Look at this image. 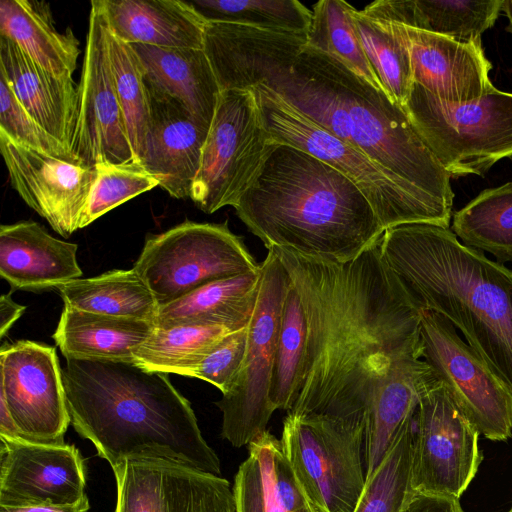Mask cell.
I'll return each instance as SVG.
<instances>
[{
	"label": "cell",
	"instance_id": "6da1fadb",
	"mask_svg": "<svg viewBox=\"0 0 512 512\" xmlns=\"http://www.w3.org/2000/svg\"><path fill=\"white\" fill-rule=\"evenodd\" d=\"M380 239L344 263L269 249L288 272L306 320L288 412L365 429L373 404L422 359L421 310L383 260Z\"/></svg>",
	"mask_w": 512,
	"mask_h": 512
},
{
	"label": "cell",
	"instance_id": "7a4b0ae2",
	"mask_svg": "<svg viewBox=\"0 0 512 512\" xmlns=\"http://www.w3.org/2000/svg\"><path fill=\"white\" fill-rule=\"evenodd\" d=\"M262 83L382 167L403 188L451 219L450 175L405 110L334 57L305 46L272 57Z\"/></svg>",
	"mask_w": 512,
	"mask_h": 512
},
{
	"label": "cell",
	"instance_id": "3957f363",
	"mask_svg": "<svg viewBox=\"0 0 512 512\" xmlns=\"http://www.w3.org/2000/svg\"><path fill=\"white\" fill-rule=\"evenodd\" d=\"M62 378L71 424L111 468L162 459L220 476L217 454L168 374L133 362L66 359Z\"/></svg>",
	"mask_w": 512,
	"mask_h": 512
},
{
	"label": "cell",
	"instance_id": "277c9868",
	"mask_svg": "<svg viewBox=\"0 0 512 512\" xmlns=\"http://www.w3.org/2000/svg\"><path fill=\"white\" fill-rule=\"evenodd\" d=\"M380 251L412 304L459 329L512 392V270L431 223L385 229Z\"/></svg>",
	"mask_w": 512,
	"mask_h": 512
},
{
	"label": "cell",
	"instance_id": "5b68a950",
	"mask_svg": "<svg viewBox=\"0 0 512 512\" xmlns=\"http://www.w3.org/2000/svg\"><path fill=\"white\" fill-rule=\"evenodd\" d=\"M233 208L267 249L340 263L357 257L385 230L349 179L313 155L276 142Z\"/></svg>",
	"mask_w": 512,
	"mask_h": 512
},
{
	"label": "cell",
	"instance_id": "8992f818",
	"mask_svg": "<svg viewBox=\"0 0 512 512\" xmlns=\"http://www.w3.org/2000/svg\"><path fill=\"white\" fill-rule=\"evenodd\" d=\"M273 142L303 150L336 169L367 198L384 229L403 223L449 228L450 220L403 188L382 167L294 108L267 85L253 89Z\"/></svg>",
	"mask_w": 512,
	"mask_h": 512
},
{
	"label": "cell",
	"instance_id": "52a82bcc",
	"mask_svg": "<svg viewBox=\"0 0 512 512\" xmlns=\"http://www.w3.org/2000/svg\"><path fill=\"white\" fill-rule=\"evenodd\" d=\"M403 109L450 177L483 175L512 157V93L494 88L479 99L450 103L414 83Z\"/></svg>",
	"mask_w": 512,
	"mask_h": 512
},
{
	"label": "cell",
	"instance_id": "ba28073f",
	"mask_svg": "<svg viewBox=\"0 0 512 512\" xmlns=\"http://www.w3.org/2000/svg\"><path fill=\"white\" fill-rule=\"evenodd\" d=\"M133 268L162 306L213 281L257 271L260 264L227 222L185 221L148 236Z\"/></svg>",
	"mask_w": 512,
	"mask_h": 512
},
{
	"label": "cell",
	"instance_id": "9c48e42d",
	"mask_svg": "<svg viewBox=\"0 0 512 512\" xmlns=\"http://www.w3.org/2000/svg\"><path fill=\"white\" fill-rule=\"evenodd\" d=\"M260 274L241 369L230 390L216 402L222 412L221 436L237 448L250 444L267 431L275 411L268 395L283 305L291 280L272 250H268L260 263Z\"/></svg>",
	"mask_w": 512,
	"mask_h": 512
},
{
	"label": "cell",
	"instance_id": "30bf717a",
	"mask_svg": "<svg viewBox=\"0 0 512 512\" xmlns=\"http://www.w3.org/2000/svg\"><path fill=\"white\" fill-rule=\"evenodd\" d=\"M283 451L320 512H353L366 484L364 425L288 412Z\"/></svg>",
	"mask_w": 512,
	"mask_h": 512
},
{
	"label": "cell",
	"instance_id": "8fae6325",
	"mask_svg": "<svg viewBox=\"0 0 512 512\" xmlns=\"http://www.w3.org/2000/svg\"><path fill=\"white\" fill-rule=\"evenodd\" d=\"M272 143L253 90L222 91L193 182L195 205L207 214L233 207Z\"/></svg>",
	"mask_w": 512,
	"mask_h": 512
},
{
	"label": "cell",
	"instance_id": "7c38bea8",
	"mask_svg": "<svg viewBox=\"0 0 512 512\" xmlns=\"http://www.w3.org/2000/svg\"><path fill=\"white\" fill-rule=\"evenodd\" d=\"M422 358L474 428L503 441L512 436V392L443 316L421 310Z\"/></svg>",
	"mask_w": 512,
	"mask_h": 512
},
{
	"label": "cell",
	"instance_id": "4fadbf2b",
	"mask_svg": "<svg viewBox=\"0 0 512 512\" xmlns=\"http://www.w3.org/2000/svg\"><path fill=\"white\" fill-rule=\"evenodd\" d=\"M478 438L479 432L436 377L422 392L414 419V491L459 499L482 461Z\"/></svg>",
	"mask_w": 512,
	"mask_h": 512
},
{
	"label": "cell",
	"instance_id": "5bb4252c",
	"mask_svg": "<svg viewBox=\"0 0 512 512\" xmlns=\"http://www.w3.org/2000/svg\"><path fill=\"white\" fill-rule=\"evenodd\" d=\"M107 34L101 0H94L91 2L78 84L77 123L71 145V152L85 167H95L99 163L138 164L114 89Z\"/></svg>",
	"mask_w": 512,
	"mask_h": 512
},
{
	"label": "cell",
	"instance_id": "9a60e30c",
	"mask_svg": "<svg viewBox=\"0 0 512 512\" xmlns=\"http://www.w3.org/2000/svg\"><path fill=\"white\" fill-rule=\"evenodd\" d=\"M0 375V399L5 402L20 438L65 443L71 419L55 348L30 340L2 345Z\"/></svg>",
	"mask_w": 512,
	"mask_h": 512
},
{
	"label": "cell",
	"instance_id": "2e32d148",
	"mask_svg": "<svg viewBox=\"0 0 512 512\" xmlns=\"http://www.w3.org/2000/svg\"><path fill=\"white\" fill-rule=\"evenodd\" d=\"M112 470L114 512H236L233 488L220 476L162 459L125 460Z\"/></svg>",
	"mask_w": 512,
	"mask_h": 512
},
{
	"label": "cell",
	"instance_id": "e0dca14e",
	"mask_svg": "<svg viewBox=\"0 0 512 512\" xmlns=\"http://www.w3.org/2000/svg\"><path fill=\"white\" fill-rule=\"evenodd\" d=\"M0 151L12 187L59 235L68 238L80 224L96 168L61 160L20 145L0 133Z\"/></svg>",
	"mask_w": 512,
	"mask_h": 512
},
{
	"label": "cell",
	"instance_id": "ac0fdd59",
	"mask_svg": "<svg viewBox=\"0 0 512 512\" xmlns=\"http://www.w3.org/2000/svg\"><path fill=\"white\" fill-rule=\"evenodd\" d=\"M84 460L75 445L0 435V506H64L84 496Z\"/></svg>",
	"mask_w": 512,
	"mask_h": 512
},
{
	"label": "cell",
	"instance_id": "d6986e66",
	"mask_svg": "<svg viewBox=\"0 0 512 512\" xmlns=\"http://www.w3.org/2000/svg\"><path fill=\"white\" fill-rule=\"evenodd\" d=\"M145 85L149 122L141 166L172 197L190 198L208 130L178 100L146 79Z\"/></svg>",
	"mask_w": 512,
	"mask_h": 512
},
{
	"label": "cell",
	"instance_id": "ffe728a7",
	"mask_svg": "<svg viewBox=\"0 0 512 512\" xmlns=\"http://www.w3.org/2000/svg\"><path fill=\"white\" fill-rule=\"evenodd\" d=\"M402 25V24H401ZM414 83L450 103L479 99L493 90L481 40L465 42L402 25Z\"/></svg>",
	"mask_w": 512,
	"mask_h": 512
},
{
	"label": "cell",
	"instance_id": "44dd1931",
	"mask_svg": "<svg viewBox=\"0 0 512 512\" xmlns=\"http://www.w3.org/2000/svg\"><path fill=\"white\" fill-rule=\"evenodd\" d=\"M0 74L26 111L70 151L78 115V84L35 63L13 40L0 35Z\"/></svg>",
	"mask_w": 512,
	"mask_h": 512
},
{
	"label": "cell",
	"instance_id": "7402d4cb",
	"mask_svg": "<svg viewBox=\"0 0 512 512\" xmlns=\"http://www.w3.org/2000/svg\"><path fill=\"white\" fill-rule=\"evenodd\" d=\"M78 246L34 221L0 227V276L12 289L40 291L80 278Z\"/></svg>",
	"mask_w": 512,
	"mask_h": 512
},
{
	"label": "cell",
	"instance_id": "603a6c76",
	"mask_svg": "<svg viewBox=\"0 0 512 512\" xmlns=\"http://www.w3.org/2000/svg\"><path fill=\"white\" fill-rule=\"evenodd\" d=\"M232 488L236 512H320L269 431L248 444Z\"/></svg>",
	"mask_w": 512,
	"mask_h": 512
},
{
	"label": "cell",
	"instance_id": "cb8c5ba5",
	"mask_svg": "<svg viewBox=\"0 0 512 512\" xmlns=\"http://www.w3.org/2000/svg\"><path fill=\"white\" fill-rule=\"evenodd\" d=\"M109 31L128 44L203 49L206 22L189 1L101 0Z\"/></svg>",
	"mask_w": 512,
	"mask_h": 512
},
{
	"label": "cell",
	"instance_id": "d4e9b609",
	"mask_svg": "<svg viewBox=\"0 0 512 512\" xmlns=\"http://www.w3.org/2000/svg\"><path fill=\"white\" fill-rule=\"evenodd\" d=\"M130 45L145 79L178 100L209 131L221 90L204 50Z\"/></svg>",
	"mask_w": 512,
	"mask_h": 512
},
{
	"label": "cell",
	"instance_id": "484cf974",
	"mask_svg": "<svg viewBox=\"0 0 512 512\" xmlns=\"http://www.w3.org/2000/svg\"><path fill=\"white\" fill-rule=\"evenodd\" d=\"M155 322L64 306L52 337L66 359L133 362Z\"/></svg>",
	"mask_w": 512,
	"mask_h": 512
},
{
	"label": "cell",
	"instance_id": "4316f807",
	"mask_svg": "<svg viewBox=\"0 0 512 512\" xmlns=\"http://www.w3.org/2000/svg\"><path fill=\"white\" fill-rule=\"evenodd\" d=\"M260 268L208 283L159 307L156 327L221 326L237 331L249 325L260 287Z\"/></svg>",
	"mask_w": 512,
	"mask_h": 512
},
{
	"label": "cell",
	"instance_id": "83f0119b",
	"mask_svg": "<svg viewBox=\"0 0 512 512\" xmlns=\"http://www.w3.org/2000/svg\"><path fill=\"white\" fill-rule=\"evenodd\" d=\"M0 35L13 40L35 63L61 77H72L80 54L73 31L59 32L49 4L1 0Z\"/></svg>",
	"mask_w": 512,
	"mask_h": 512
},
{
	"label": "cell",
	"instance_id": "f1b7e54d",
	"mask_svg": "<svg viewBox=\"0 0 512 512\" xmlns=\"http://www.w3.org/2000/svg\"><path fill=\"white\" fill-rule=\"evenodd\" d=\"M503 0H378L363 10L402 25L471 42L481 40L501 11Z\"/></svg>",
	"mask_w": 512,
	"mask_h": 512
},
{
	"label": "cell",
	"instance_id": "f546056e",
	"mask_svg": "<svg viewBox=\"0 0 512 512\" xmlns=\"http://www.w3.org/2000/svg\"><path fill=\"white\" fill-rule=\"evenodd\" d=\"M64 306L88 312L154 321L159 304L134 268L77 278L56 288Z\"/></svg>",
	"mask_w": 512,
	"mask_h": 512
},
{
	"label": "cell",
	"instance_id": "4dcf8cb0",
	"mask_svg": "<svg viewBox=\"0 0 512 512\" xmlns=\"http://www.w3.org/2000/svg\"><path fill=\"white\" fill-rule=\"evenodd\" d=\"M352 16L363 50L384 91L404 108L414 85V75L402 25L355 8Z\"/></svg>",
	"mask_w": 512,
	"mask_h": 512
},
{
	"label": "cell",
	"instance_id": "1f68e13d",
	"mask_svg": "<svg viewBox=\"0 0 512 512\" xmlns=\"http://www.w3.org/2000/svg\"><path fill=\"white\" fill-rule=\"evenodd\" d=\"M452 231L466 246L512 263V182L483 190L458 210Z\"/></svg>",
	"mask_w": 512,
	"mask_h": 512
},
{
	"label": "cell",
	"instance_id": "d6a6232c",
	"mask_svg": "<svg viewBox=\"0 0 512 512\" xmlns=\"http://www.w3.org/2000/svg\"><path fill=\"white\" fill-rule=\"evenodd\" d=\"M221 326L155 327L135 351L136 365L154 372L188 376L190 371L228 333Z\"/></svg>",
	"mask_w": 512,
	"mask_h": 512
},
{
	"label": "cell",
	"instance_id": "836d02e7",
	"mask_svg": "<svg viewBox=\"0 0 512 512\" xmlns=\"http://www.w3.org/2000/svg\"><path fill=\"white\" fill-rule=\"evenodd\" d=\"M353 8L342 0L318 1L312 10L306 46L334 57L356 76L384 91L356 32Z\"/></svg>",
	"mask_w": 512,
	"mask_h": 512
},
{
	"label": "cell",
	"instance_id": "e575fe53",
	"mask_svg": "<svg viewBox=\"0 0 512 512\" xmlns=\"http://www.w3.org/2000/svg\"><path fill=\"white\" fill-rule=\"evenodd\" d=\"M208 22L231 23L293 34H308L312 11L297 0H191Z\"/></svg>",
	"mask_w": 512,
	"mask_h": 512
},
{
	"label": "cell",
	"instance_id": "d590c367",
	"mask_svg": "<svg viewBox=\"0 0 512 512\" xmlns=\"http://www.w3.org/2000/svg\"><path fill=\"white\" fill-rule=\"evenodd\" d=\"M414 419L404 426L383 461L366 479L353 512H402L416 493L411 474Z\"/></svg>",
	"mask_w": 512,
	"mask_h": 512
},
{
	"label": "cell",
	"instance_id": "8d00e7d4",
	"mask_svg": "<svg viewBox=\"0 0 512 512\" xmlns=\"http://www.w3.org/2000/svg\"><path fill=\"white\" fill-rule=\"evenodd\" d=\"M107 42L115 93L135 160L141 165L149 122L144 72L131 45L115 37L109 28Z\"/></svg>",
	"mask_w": 512,
	"mask_h": 512
},
{
	"label": "cell",
	"instance_id": "74e56055",
	"mask_svg": "<svg viewBox=\"0 0 512 512\" xmlns=\"http://www.w3.org/2000/svg\"><path fill=\"white\" fill-rule=\"evenodd\" d=\"M305 342V315L299 295L291 283L283 305L268 395L274 410L283 409L288 412L294 403Z\"/></svg>",
	"mask_w": 512,
	"mask_h": 512
},
{
	"label": "cell",
	"instance_id": "f35d334b",
	"mask_svg": "<svg viewBox=\"0 0 512 512\" xmlns=\"http://www.w3.org/2000/svg\"><path fill=\"white\" fill-rule=\"evenodd\" d=\"M80 229L88 226L124 202L159 186V182L139 164L99 163Z\"/></svg>",
	"mask_w": 512,
	"mask_h": 512
},
{
	"label": "cell",
	"instance_id": "ab89813d",
	"mask_svg": "<svg viewBox=\"0 0 512 512\" xmlns=\"http://www.w3.org/2000/svg\"><path fill=\"white\" fill-rule=\"evenodd\" d=\"M0 133L12 141L61 160L82 165L59 140L49 134L21 105L0 74ZM83 166V165H82Z\"/></svg>",
	"mask_w": 512,
	"mask_h": 512
},
{
	"label": "cell",
	"instance_id": "60d3db41",
	"mask_svg": "<svg viewBox=\"0 0 512 512\" xmlns=\"http://www.w3.org/2000/svg\"><path fill=\"white\" fill-rule=\"evenodd\" d=\"M248 326L225 335L190 371L188 377L204 380L222 394L232 387L244 360Z\"/></svg>",
	"mask_w": 512,
	"mask_h": 512
},
{
	"label": "cell",
	"instance_id": "b9f144b4",
	"mask_svg": "<svg viewBox=\"0 0 512 512\" xmlns=\"http://www.w3.org/2000/svg\"><path fill=\"white\" fill-rule=\"evenodd\" d=\"M402 512H464L459 499L415 493Z\"/></svg>",
	"mask_w": 512,
	"mask_h": 512
},
{
	"label": "cell",
	"instance_id": "7bdbcfd3",
	"mask_svg": "<svg viewBox=\"0 0 512 512\" xmlns=\"http://www.w3.org/2000/svg\"><path fill=\"white\" fill-rule=\"evenodd\" d=\"M26 307L16 303L10 294L0 297V337H4L13 324L22 316Z\"/></svg>",
	"mask_w": 512,
	"mask_h": 512
},
{
	"label": "cell",
	"instance_id": "ee69618b",
	"mask_svg": "<svg viewBox=\"0 0 512 512\" xmlns=\"http://www.w3.org/2000/svg\"><path fill=\"white\" fill-rule=\"evenodd\" d=\"M90 508L88 497L64 506H0V512H88Z\"/></svg>",
	"mask_w": 512,
	"mask_h": 512
},
{
	"label": "cell",
	"instance_id": "f6af8a7d",
	"mask_svg": "<svg viewBox=\"0 0 512 512\" xmlns=\"http://www.w3.org/2000/svg\"><path fill=\"white\" fill-rule=\"evenodd\" d=\"M501 11L506 15L509 21L507 29L512 33V0H503Z\"/></svg>",
	"mask_w": 512,
	"mask_h": 512
},
{
	"label": "cell",
	"instance_id": "bcb514c9",
	"mask_svg": "<svg viewBox=\"0 0 512 512\" xmlns=\"http://www.w3.org/2000/svg\"><path fill=\"white\" fill-rule=\"evenodd\" d=\"M508 512H512V507L510 508V510Z\"/></svg>",
	"mask_w": 512,
	"mask_h": 512
}]
</instances>
